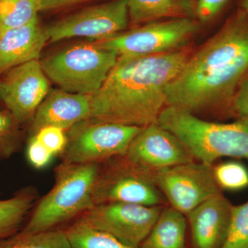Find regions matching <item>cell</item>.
I'll use <instances>...</instances> for the list:
<instances>
[{
  "mask_svg": "<svg viewBox=\"0 0 248 248\" xmlns=\"http://www.w3.org/2000/svg\"><path fill=\"white\" fill-rule=\"evenodd\" d=\"M248 74V17L239 14L193 55L166 90V107L195 114L232 102Z\"/></svg>",
  "mask_w": 248,
  "mask_h": 248,
  "instance_id": "obj_1",
  "label": "cell"
},
{
  "mask_svg": "<svg viewBox=\"0 0 248 248\" xmlns=\"http://www.w3.org/2000/svg\"><path fill=\"white\" fill-rule=\"evenodd\" d=\"M189 56L183 50L150 55H119L91 98L89 120L143 127L156 124L166 107L168 86Z\"/></svg>",
  "mask_w": 248,
  "mask_h": 248,
  "instance_id": "obj_2",
  "label": "cell"
},
{
  "mask_svg": "<svg viewBox=\"0 0 248 248\" xmlns=\"http://www.w3.org/2000/svg\"><path fill=\"white\" fill-rule=\"evenodd\" d=\"M158 124L175 135L192 157L213 166L222 157L248 161V120L241 117L232 123L202 120L195 114L166 107Z\"/></svg>",
  "mask_w": 248,
  "mask_h": 248,
  "instance_id": "obj_3",
  "label": "cell"
},
{
  "mask_svg": "<svg viewBox=\"0 0 248 248\" xmlns=\"http://www.w3.org/2000/svg\"><path fill=\"white\" fill-rule=\"evenodd\" d=\"M99 164L60 165L53 188L39 202L21 232L50 231L94 206L93 193Z\"/></svg>",
  "mask_w": 248,
  "mask_h": 248,
  "instance_id": "obj_4",
  "label": "cell"
},
{
  "mask_svg": "<svg viewBox=\"0 0 248 248\" xmlns=\"http://www.w3.org/2000/svg\"><path fill=\"white\" fill-rule=\"evenodd\" d=\"M118 57L93 43L73 46L40 63L46 76L63 91L93 95L102 87Z\"/></svg>",
  "mask_w": 248,
  "mask_h": 248,
  "instance_id": "obj_5",
  "label": "cell"
},
{
  "mask_svg": "<svg viewBox=\"0 0 248 248\" xmlns=\"http://www.w3.org/2000/svg\"><path fill=\"white\" fill-rule=\"evenodd\" d=\"M141 127L86 120L70 129L63 164H99L125 156Z\"/></svg>",
  "mask_w": 248,
  "mask_h": 248,
  "instance_id": "obj_6",
  "label": "cell"
},
{
  "mask_svg": "<svg viewBox=\"0 0 248 248\" xmlns=\"http://www.w3.org/2000/svg\"><path fill=\"white\" fill-rule=\"evenodd\" d=\"M198 29V23L192 18H174L147 23L93 44L118 55L150 56L180 50Z\"/></svg>",
  "mask_w": 248,
  "mask_h": 248,
  "instance_id": "obj_7",
  "label": "cell"
},
{
  "mask_svg": "<svg viewBox=\"0 0 248 248\" xmlns=\"http://www.w3.org/2000/svg\"><path fill=\"white\" fill-rule=\"evenodd\" d=\"M100 172L93 189L94 205L128 203L159 206L164 202L162 193L155 182L153 171L143 169L125 156L115 157Z\"/></svg>",
  "mask_w": 248,
  "mask_h": 248,
  "instance_id": "obj_8",
  "label": "cell"
},
{
  "mask_svg": "<svg viewBox=\"0 0 248 248\" xmlns=\"http://www.w3.org/2000/svg\"><path fill=\"white\" fill-rule=\"evenodd\" d=\"M159 206L138 204H97L79 218L94 229L105 232L131 247L139 248L161 214Z\"/></svg>",
  "mask_w": 248,
  "mask_h": 248,
  "instance_id": "obj_9",
  "label": "cell"
},
{
  "mask_svg": "<svg viewBox=\"0 0 248 248\" xmlns=\"http://www.w3.org/2000/svg\"><path fill=\"white\" fill-rule=\"evenodd\" d=\"M155 182L171 207L187 216L196 207L220 193L213 166L203 163H186L158 170Z\"/></svg>",
  "mask_w": 248,
  "mask_h": 248,
  "instance_id": "obj_10",
  "label": "cell"
},
{
  "mask_svg": "<svg viewBox=\"0 0 248 248\" xmlns=\"http://www.w3.org/2000/svg\"><path fill=\"white\" fill-rule=\"evenodd\" d=\"M128 20V0H113L63 18L46 31L51 42L80 37L97 42L123 32Z\"/></svg>",
  "mask_w": 248,
  "mask_h": 248,
  "instance_id": "obj_11",
  "label": "cell"
},
{
  "mask_svg": "<svg viewBox=\"0 0 248 248\" xmlns=\"http://www.w3.org/2000/svg\"><path fill=\"white\" fill-rule=\"evenodd\" d=\"M48 91V78L39 60L15 67L0 81L1 102L21 125L32 120Z\"/></svg>",
  "mask_w": 248,
  "mask_h": 248,
  "instance_id": "obj_12",
  "label": "cell"
},
{
  "mask_svg": "<svg viewBox=\"0 0 248 248\" xmlns=\"http://www.w3.org/2000/svg\"><path fill=\"white\" fill-rule=\"evenodd\" d=\"M125 156L133 164L153 172L195 161L179 139L158 123L141 128Z\"/></svg>",
  "mask_w": 248,
  "mask_h": 248,
  "instance_id": "obj_13",
  "label": "cell"
},
{
  "mask_svg": "<svg viewBox=\"0 0 248 248\" xmlns=\"http://www.w3.org/2000/svg\"><path fill=\"white\" fill-rule=\"evenodd\" d=\"M91 94L55 91L48 94L36 111L31 124V135L44 127L70 130L88 120L91 112Z\"/></svg>",
  "mask_w": 248,
  "mask_h": 248,
  "instance_id": "obj_14",
  "label": "cell"
},
{
  "mask_svg": "<svg viewBox=\"0 0 248 248\" xmlns=\"http://www.w3.org/2000/svg\"><path fill=\"white\" fill-rule=\"evenodd\" d=\"M232 205L221 192L187 215L196 248H220L226 238Z\"/></svg>",
  "mask_w": 248,
  "mask_h": 248,
  "instance_id": "obj_15",
  "label": "cell"
},
{
  "mask_svg": "<svg viewBox=\"0 0 248 248\" xmlns=\"http://www.w3.org/2000/svg\"><path fill=\"white\" fill-rule=\"evenodd\" d=\"M48 40L38 18L20 26L0 31V76L15 67L38 60Z\"/></svg>",
  "mask_w": 248,
  "mask_h": 248,
  "instance_id": "obj_16",
  "label": "cell"
},
{
  "mask_svg": "<svg viewBox=\"0 0 248 248\" xmlns=\"http://www.w3.org/2000/svg\"><path fill=\"white\" fill-rule=\"evenodd\" d=\"M129 19L133 24L156 22L164 18H192V0H128Z\"/></svg>",
  "mask_w": 248,
  "mask_h": 248,
  "instance_id": "obj_17",
  "label": "cell"
},
{
  "mask_svg": "<svg viewBox=\"0 0 248 248\" xmlns=\"http://www.w3.org/2000/svg\"><path fill=\"white\" fill-rule=\"evenodd\" d=\"M186 215L170 207L159 218L139 248H185Z\"/></svg>",
  "mask_w": 248,
  "mask_h": 248,
  "instance_id": "obj_18",
  "label": "cell"
},
{
  "mask_svg": "<svg viewBox=\"0 0 248 248\" xmlns=\"http://www.w3.org/2000/svg\"><path fill=\"white\" fill-rule=\"evenodd\" d=\"M37 192L32 187L20 189L6 200L0 198V240L15 234L33 207Z\"/></svg>",
  "mask_w": 248,
  "mask_h": 248,
  "instance_id": "obj_19",
  "label": "cell"
},
{
  "mask_svg": "<svg viewBox=\"0 0 248 248\" xmlns=\"http://www.w3.org/2000/svg\"><path fill=\"white\" fill-rule=\"evenodd\" d=\"M65 232L71 248H136L124 244L105 232L94 229L80 219Z\"/></svg>",
  "mask_w": 248,
  "mask_h": 248,
  "instance_id": "obj_20",
  "label": "cell"
},
{
  "mask_svg": "<svg viewBox=\"0 0 248 248\" xmlns=\"http://www.w3.org/2000/svg\"><path fill=\"white\" fill-rule=\"evenodd\" d=\"M0 248H71L66 232L60 230L24 234L0 240Z\"/></svg>",
  "mask_w": 248,
  "mask_h": 248,
  "instance_id": "obj_21",
  "label": "cell"
},
{
  "mask_svg": "<svg viewBox=\"0 0 248 248\" xmlns=\"http://www.w3.org/2000/svg\"><path fill=\"white\" fill-rule=\"evenodd\" d=\"M38 11V0H0V31L31 22Z\"/></svg>",
  "mask_w": 248,
  "mask_h": 248,
  "instance_id": "obj_22",
  "label": "cell"
},
{
  "mask_svg": "<svg viewBox=\"0 0 248 248\" xmlns=\"http://www.w3.org/2000/svg\"><path fill=\"white\" fill-rule=\"evenodd\" d=\"M220 248H248V201L232 205L228 232Z\"/></svg>",
  "mask_w": 248,
  "mask_h": 248,
  "instance_id": "obj_23",
  "label": "cell"
},
{
  "mask_svg": "<svg viewBox=\"0 0 248 248\" xmlns=\"http://www.w3.org/2000/svg\"><path fill=\"white\" fill-rule=\"evenodd\" d=\"M20 125L7 109L0 110V159H9L20 149Z\"/></svg>",
  "mask_w": 248,
  "mask_h": 248,
  "instance_id": "obj_24",
  "label": "cell"
},
{
  "mask_svg": "<svg viewBox=\"0 0 248 248\" xmlns=\"http://www.w3.org/2000/svg\"><path fill=\"white\" fill-rule=\"evenodd\" d=\"M217 185L225 190H242L248 186V170L246 166L236 161H227L213 168Z\"/></svg>",
  "mask_w": 248,
  "mask_h": 248,
  "instance_id": "obj_25",
  "label": "cell"
},
{
  "mask_svg": "<svg viewBox=\"0 0 248 248\" xmlns=\"http://www.w3.org/2000/svg\"><path fill=\"white\" fill-rule=\"evenodd\" d=\"M31 136H35L54 156L62 155L68 143V137L65 130L58 127H44Z\"/></svg>",
  "mask_w": 248,
  "mask_h": 248,
  "instance_id": "obj_26",
  "label": "cell"
},
{
  "mask_svg": "<svg viewBox=\"0 0 248 248\" xmlns=\"http://www.w3.org/2000/svg\"><path fill=\"white\" fill-rule=\"evenodd\" d=\"M54 155L35 136H31L28 141L27 158L29 164L36 169H42L50 164Z\"/></svg>",
  "mask_w": 248,
  "mask_h": 248,
  "instance_id": "obj_27",
  "label": "cell"
},
{
  "mask_svg": "<svg viewBox=\"0 0 248 248\" xmlns=\"http://www.w3.org/2000/svg\"><path fill=\"white\" fill-rule=\"evenodd\" d=\"M228 0H197L195 13L202 22H208L220 11Z\"/></svg>",
  "mask_w": 248,
  "mask_h": 248,
  "instance_id": "obj_28",
  "label": "cell"
},
{
  "mask_svg": "<svg viewBox=\"0 0 248 248\" xmlns=\"http://www.w3.org/2000/svg\"><path fill=\"white\" fill-rule=\"evenodd\" d=\"M235 110L248 120V74L240 84L232 100Z\"/></svg>",
  "mask_w": 248,
  "mask_h": 248,
  "instance_id": "obj_29",
  "label": "cell"
},
{
  "mask_svg": "<svg viewBox=\"0 0 248 248\" xmlns=\"http://www.w3.org/2000/svg\"><path fill=\"white\" fill-rule=\"evenodd\" d=\"M85 0H38L39 11L56 9Z\"/></svg>",
  "mask_w": 248,
  "mask_h": 248,
  "instance_id": "obj_30",
  "label": "cell"
},
{
  "mask_svg": "<svg viewBox=\"0 0 248 248\" xmlns=\"http://www.w3.org/2000/svg\"><path fill=\"white\" fill-rule=\"evenodd\" d=\"M242 6L244 8L245 13L248 16V0H243Z\"/></svg>",
  "mask_w": 248,
  "mask_h": 248,
  "instance_id": "obj_31",
  "label": "cell"
},
{
  "mask_svg": "<svg viewBox=\"0 0 248 248\" xmlns=\"http://www.w3.org/2000/svg\"><path fill=\"white\" fill-rule=\"evenodd\" d=\"M0 102H1V98H0ZM2 103V102H1Z\"/></svg>",
  "mask_w": 248,
  "mask_h": 248,
  "instance_id": "obj_32",
  "label": "cell"
}]
</instances>
